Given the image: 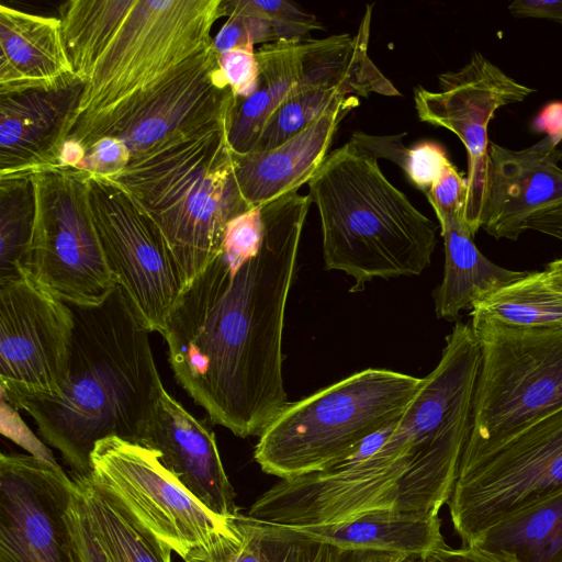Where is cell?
<instances>
[{
    "label": "cell",
    "mask_w": 562,
    "mask_h": 562,
    "mask_svg": "<svg viewBox=\"0 0 562 562\" xmlns=\"http://www.w3.org/2000/svg\"><path fill=\"white\" fill-rule=\"evenodd\" d=\"M311 203L291 192L231 220L220 252L166 323L178 383L237 437L259 436L289 403L282 335Z\"/></svg>",
    "instance_id": "obj_1"
},
{
    "label": "cell",
    "mask_w": 562,
    "mask_h": 562,
    "mask_svg": "<svg viewBox=\"0 0 562 562\" xmlns=\"http://www.w3.org/2000/svg\"><path fill=\"white\" fill-rule=\"evenodd\" d=\"M473 396L464 373L436 366L400 418L355 454L323 471L281 479L247 515L289 527L331 524L376 509L438 516L470 436Z\"/></svg>",
    "instance_id": "obj_2"
},
{
    "label": "cell",
    "mask_w": 562,
    "mask_h": 562,
    "mask_svg": "<svg viewBox=\"0 0 562 562\" xmlns=\"http://www.w3.org/2000/svg\"><path fill=\"white\" fill-rule=\"evenodd\" d=\"M68 305L74 330L59 394L5 402L32 417L72 474L87 476L99 440L117 437L143 445L165 389L153 357L151 331L119 285L99 304Z\"/></svg>",
    "instance_id": "obj_3"
},
{
    "label": "cell",
    "mask_w": 562,
    "mask_h": 562,
    "mask_svg": "<svg viewBox=\"0 0 562 562\" xmlns=\"http://www.w3.org/2000/svg\"><path fill=\"white\" fill-rule=\"evenodd\" d=\"M59 14L75 75L85 83L69 124L155 85L211 45L223 16L222 0H69Z\"/></svg>",
    "instance_id": "obj_4"
},
{
    "label": "cell",
    "mask_w": 562,
    "mask_h": 562,
    "mask_svg": "<svg viewBox=\"0 0 562 562\" xmlns=\"http://www.w3.org/2000/svg\"><path fill=\"white\" fill-rule=\"evenodd\" d=\"M307 186L321 218L325 267L351 277V292L374 278L418 276L430 265L436 224L356 143L329 153Z\"/></svg>",
    "instance_id": "obj_5"
},
{
    "label": "cell",
    "mask_w": 562,
    "mask_h": 562,
    "mask_svg": "<svg viewBox=\"0 0 562 562\" xmlns=\"http://www.w3.org/2000/svg\"><path fill=\"white\" fill-rule=\"evenodd\" d=\"M227 119L132 158L113 177L162 232L183 289L220 252L228 222L251 209L235 178Z\"/></svg>",
    "instance_id": "obj_6"
},
{
    "label": "cell",
    "mask_w": 562,
    "mask_h": 562,
    "mask_svg": "<svg viewBox=\"0 0 562 562\" xmlns=\"http://www.w3.org/2000/svg\"><path fill=\"white\" fill-rule=\"evenodd\" d=\"M424 378L369 368L288 403L259 435L254 458L281 479L331 468L400 418Z\"/></svg>",
    "instance_id": "obj_7"
},
{
    "label": "cell",
    "mask_w": 562,
    "mask_h": 562,
    "mask_svg": "<svg viewBox=\"0 0 562 562\" xmlns=\"http://www.w3.org/2000/svg\"><path fill=\"white\" fill-rule=\"evenodd\" d=\"M470 315L481 362L459 470L562 408V327H518Z\"/></svg>",
    "instance_id": "obj_8"
},
{
    "label": "cell",
    "mask_w": 562,
    "mask_h": 562,
    "mask_svg": "<svg viewBox=\"0 0 562 562\" xmlns=\"http://www.w3.org/2000/svg\"><path fill=\"white\" fill-rule=\"evenodd\" d=\"M372 5L355 36L279 41L256 52L259 78L256 90L235 99L227 119V138L237 155L249 153L269 115L293 95L313 88H339L348 95H400L371 60L368 48Z\"/></svg>",
    "instance_id": "obj_9"
},
{
    "label": "cell",
    "mask_w": 562,
    "mask_h": 562,
    "mask_svg": "<svg viewBox=\"0 0 562 562\" xmlns=\"http://www.w3.org/2000/svg\"><path fill=\"white\" fill-rule=\"evenodd\" d=\"M89 474L111 491L182 561L225 562L239 535L235 516H220L160 461L158 451L117 437L99 440Z\"/></svg>",
    "instance_id": "obj_10"
},
{
    "label": "cell",
    "mask_w": 562,
    "mask_h": 562,
    "mask_svg": "<svg viewBox=\"0 0 562 562\" xmlns=\"http://www.w3.org/2000/svg\"><path fill=\"white\" fill-rule=\"evenodd\" d=\"M34 216L24 276L67 304L94 305L116 288L89 204L85 171L30 176Z\"/></svg>",
    "instance_id": "obj_11"
},
{
    "label": "cell",
    "mask_w": 562,
    "mask_h": 562,
    "mask_svg": "<svg viewBox=\"0 0 562 562\" xmlns=\"http://www.w3.org/2000/svg\"><path fill=\"white\" fill-rule=\"evenodd\" d=\"M234 100L212 42L151 87L70 123L65 139L75 140L87 150L99 138L115 137L135 158L225 117Z\"/></svg>",
    "instance_id": "obj_12"
},
{
    "label": "cell",
    "mask_w": 562,
    "mask_h": 562,
    "mask_svg": "<svg viewBox=\"0 0 562 562\" xmlns=\"http://www.w3.org/2000/svg\"><path fill=\"white\" fill-rule=\"evenodd\" d=\"M562 490V408L460 469L448 501L463 546L506 516Z\"/></svg>",
    "instance_id": "obj_13"
},
{
    "label": "cell",
    "mask_w": 562,
    "mask_h": 562,
    "mask_svg": "<svg viewBox=\"0 0 562 562\" xmlns=\"http://www.w3.org/2000/svg\"><path fill=\"white\" fill-rule=\"evenodd\" d=\"M85 180L94 226L116 284L145 326L162 336L183 290L168 243L123 184L87 171Z\"/></svg>",
    "instance_id": "obj_14"
},
{
    "label": "cell",
    "mask_w": 562,
    "mask_h": 562,
    "mask_svg": "<svg viewBox=\"0 0 562 562\" xmlns=\"http://www.w3.org/2000/svg\"><path fill=\"white\" fill-rule=\"evenodd\" d=\"M70 306L27 276L0 280L1 397L56 396L68 370Z\"/></svg>",
    "instance_id": "obj_15"
},
{
    "label": "cell",
    "mask_w": 562,
    "mask_h": 562,
    "mask_svg": "<svg viewBox=\"0 0 562 562\" xmlns=\"http://www.w3.org/2000/svg\"><path fill=\"white\" fill-rule=\"evenodd\" d=\"M72 480L32 454L0 456V562H78L65 516Z\"/></svg>",
    "instance_id": "obj_16"
},
{
    "label": "cell",
    "mask_w": 562,
    "mask_h": 562,
    "mask_svg": "<svg viewBox=\"0 0 562 562\" xmlns=\"http://www.w3.org/2000/svg\"><path fill=\"white\" fill-rule=\"evenodd\" d=\"M439 90L414 89V103L422 122L456 134L468 155V192L463 220L473 235L485 179L487 128L496 111L524 101L533 88L519 83L481 53H473L459 70L438 76Z\"/></svg>",
    "instance_id": "obj_17"
},
{
    "label": "cell",
    "mask_w": 562,
    "mask_h": 562,
    "mask_svg": "<svg viewBox=\"0 0 562 562\" xmlns=\"http://www.w3.org/2000/svg\"><path fill=\"white\" fill-rule=\"evenodd\" d=\"M546 135L524 149L490 143L476 229L495 239L516 240L528 220L562 201V149Z\"/></svg>",
    "instance_id": "obj_18"
},
{
    "label": "cell",
    "mask_w": 562,
    "mask_h": 562,
    "mask_svg": "<svg viewBox=\"0 0 562 562\" xmlns=\"http://www.w3.org/2000/svg\"><path fill=\"white\" fill-rule=\"evenodd\" d=\"M83 85L76 76L54 89L0 95V179L58 166Z\"/></svg>",
    "instance_id": "obj_19"
},
{
    "label": "cell",
    "mask_w": 562,
    "mask_h": 562,
    "mask_svg": "<svg viewBox=\"0 0 562 562\" xmlns=\"http://www.w3.org/2000/svg\"><path fill=\"white\" fill-rule=\"evenodd\" d=\"M142 446L158 451L161 463L213 513L225 517L239 513L213 430L166 390Z\"/></svg>",
    "instance_id": "obj_20"
},
{
    "label": "cell",
    "mask_w": 562,
    "mask_h": 562,
    "mask_svg": "<svg viewBox=\"0 0 562 562\" xmlns=\"http://www.w3.org/2000/svg\"><path fill=\"white\" fill-rule=\"evenodd\" d=\"M358 103L355 98L272 149L234 154L235 178L247 204H266L308 183L325 160L339 123Z\"/></svg>",
    "instance_id": "obj_21"
},
{
    "label": "cell",
    "mask_w": 562,
    "mask_h": 562,
    "mask_svg": "<svg viewBox=\"0 0 562 562\" xmlns=\"http://www.w3.org/2000/svg\"><path fill=\"white\" fill-rule=\"evenodd\" d=\"M0 95L57 88L75 78L59 18L0 5Z\"/></svg>",
    "instance_id": "obj_22"
},
{
    "label": "cell",
    "mask_w": 562,
    "mask_h": 562,
    "mask_svg": "<svg viewBox=\"0 0 562 562\" xmlns=\"http://www.w3.org/2000/svg\"><path fill=\"white\" fill-rule=\"evenodd\" d=\"M340 550H371L422 559L446 546L438 516L391 509L370 510L325 525L294 527Z\"/></svg>",
    "instance_id": "obj_23"
},
{
    "label": "cell",
    "mask_w": 562,
    "mask_h": 562,
    "mask_svg": "<svg viewBox=\"0 0 562 562\" xmlns=\"http://www.w3.org/2000/svg\"><path fill=\"white\" fill-rule=\"evenodd\" d=\"M445 245V270L434 292L439 318L453 321L464 308L524 277L528 271L503 268L487 259L474 244L462 214L435 213Z\"/></svg>",
    "instance_id": "obj_24"
},
{
    "label": "cell",
    "mask_w": 562,
    "mask_h": 562,
    "mask_svg": "<svg viewBox=\"0 0 562 562\" xmlns=\"http://www.w3.org/2000/svg\"><path fill=\"white\" fill-rule=\"evenodd\" d=\"M467 547L493 562H562V490L496 521Z\"/></svg>",
    "instance_id": "obj_25"
},
{
    "label": "cell",
    "mask_w": 562,
    "mask_h": 562,
    "mask_svg": "<svg viewBox=\"0 0 562 562\" xmlns=\"http://www.w3.org/2000/svg\"><path fill=\"white\" fill-rule=\"evenodd\" d=\"M91 522L111 562H172V549L111 491L90 475L72 474Z\"/></svg>",
    "instance_id": "obj_26"
},
{
    "label": "cell",
    "mask_w": 562,
    "mask_h": 562,
    "mask_svg": "<svg viewBox=\"0 0 562 562\" xmlns=\"http://www.w3.org/2000/svg\"><path fill=\"white\" fill-rule=\"evenodd\" d=\"M470 314L510 326L562 327V286L547 270L528 271L475 302Z\"/></svg>",
    "instance_id": "obj_27"
},
{
    "label": "cell",
    "mask_w": 562,
    "mask_h": 562,
    "mask_svg": "<svg viewBox=\"0 0 562 562\" xmlns=\"http://www.w3.org/2000/svg\"><path fill=\"white\" fill-rule=\"evenodd\" d=\"M235 522L239 540L226 562H336L340 552V549L314 540L294 527L241 513L235 516Z\"/></svg>",
    "instance_id": "obj_28"
},
{
    "label": "cell",
    "mask_w": 562,
    "mask_h": 562,
    "mask_svg": "<svg viewBox=\"0 0 562 562\" xmlns=\"http://www.w3.org/2000/svg\"><path fill=\"white\" fill-rule=\"evenodd\" d=\"M33 216L30 178L0 179V280L24 276Z\"/></svg>",
    "instance_id": "obj_29"
},
{
    "label": "cell",
    "mask_w": 562,
    "mask_h": 562,
    "mask_svg": "<svg viewBox=\"0 0 562 562\" xmlns=\"http://www.w3.org/2000/svg\"><path fill=\"white\" fill-rule=\"evenodd\" d=\"M353 99L339 88H313L293 95L269 115L250 151L269 150L283 144Z\"/></svg>",
    "instance_id": "obj_30"
},
{
    "label": "cell",
    "mask_w": 562,
    "mask_h": 562,
    "mask_svg": "<svg viewBox=\"0 0 562 562\" xmlns=\"http://www.w3.org/2000/svg\"><path fill=\"white\" fill-rule=\"evenodd\" d=\"M241 11L260 15L270 21L279 41H303L315 30H323L315 15L288 0H222L223 16Z\"/></svg>",
    "instance_id": "obj_31"
},
{
    "label": "cell",
    "mask_w": 562,
    "mask_h": 562,
    "mask_svg": "<svg viewBox=\"0 0 562 562\" xmlns=\"http://www.w3.org/2000/svg\"><path fill=\"white\" fill-rule=\"evenodd\" d=\"M273 42H279V38L270 21L260 15L241 11L232 12L213 38V45L217 54L237 47Z\"/></svg>",
    "instance_id": "obj_32"
},
{
    "label": "cell",
    "mask_w": 562,
    "mask_h": 562,
    "mask_svg": "<svg viewBox=\"0 0 562 562\" xmlns=\"http://www.w3.org/2000/svg\"><path fill=\"white\" fill-rule=\"evenodd\" d=\"M72 483L71 499L66 510L65 519L70 531L78 562H111L98 539L85 498L76 483L74 481Z\"/></svg>",
    "instance_id": "obj_33"
},
{
    "label": "cell",
    "mask_w": 562,
    "mask_h": 562,
    "mask_svg": "<svg viewBox=\"0 0 562 562\" xmlns=\"http://www.w3.org/2000/svg\"><path fill=\"white\" fill-rule=\"evenodd\" d=\"M451 164L439 144L422 142L408 148L403 171L413 186L427 194Z\"/></svg>",
    "instance_id": "obj_34"
},
{
    "label": "cell",
    "mask_w": 562,
    "mask_h": 562,
    "mask_svg": "<svg viewBox=\"0 0 562 562\" xmlns=\"http://www.w3.org/2000/svg\"><path fill=\"white\" fill-rule=\"evenodd\" d=\"M218 64L235 99H245L256 90L259 67L254 46L218 54Z\"/></svg>",
    "instance_id": "obj_35"
},
{
    "label": "cell",
    "mask_w": 562,
    "mask_h": 562,
    "mask_svg": "<svg viewBox=\"0 0 562 562\" xmlns=\"http://www.w3.org/2000/svg\"><path fill=\"white\" fill-rule=\"evenodd\" d=\"M132 155L127 146L119 138L102 137L87 150L86 156L75 169L90 173L115 177L131 162Z\"/></svg>",
    "instance_id": "obj_36"
},
{
    "label": "cell",
    "mask_w": 562,
    "mask_h": 562,
    "mask_svg": "<svg viewBox=\"0 0 562 562\" xmlns=\"http://www.w3.org/2000/svg\"><path fill=\"white\" fill-rule=\"evenodd\" d=\"M467 177L451 164L426 195L435 213L462 214L467 200Z\"/></svg>",
    "instance_id": "obj_37"
},
{
    "label": "cell",
    "mask_w": 562,
    "mask_h": 562,
    "mask_svg": "<svg viewBox=\"0 0 562 562\" xmlns=\"http://www.w3.org/2000/svg\"><path fill=\"white\" fill-rule=\"evenodd\" d=\"M406 133L389 136L369 135L362 132H353L350 140L366 149L375 158H384L398 165L402 169L405 165L408 148L404 146L402 138Z\"/></svg>",
    "instance_id": "obj_38"
},
{
    "label": "cell",
    "mask_w": 562,
    "mask_h": 562,
    "mask_svg": "<svg viewBox=\"0 0 562 562\" xmlns=\"http://www.w3.org/2000/svg\"><path fill=\"white\" fill-rule=\"evenodd\" d=\"M508 10L518 19L536 18L562 23V1L515 0Z\"/></svg>",
    "instance_id": "obj_39"
},
{
    "label": "cell",
    "mask_w": 562,
    "mask_h": 562,
    "mask_svg": "<svg viewBox=\"0 0 562 562\" xmlns=\"http://www.w3.org/2000/svg\"><path fill=\"white\" fill-rule=\"evenodd\" d=\"M528 229L562 241V201L549 205L531 216L526 224V231Z\"/></svg>",
    "instance_id": "obj_40"
},
{
    "label": "cell",
    "mask_w": 562,
    "mask_h": 562,
    "mask_svg": "<svg viewBox=\"0 0 562 562\" xmlns=\"http://www.w3.org/2000/svg\"><path fill=\"white\" fill-rule=\"evenodd\" d=\"M418 562H493L486 555L481 553L479 550L462 546L461 548L454 549L447 544L431 551Z\"/></svg>",
    "instance_id": "obj_41"
},
{
    "label": "cell",
    "mask_w": 562,
    "mask_h": 562,
    "mask_svg": "<svg viewBox=\"0 0 562 562\" xmlns=\"http://www.w3.org/2000/svg\"><path fill=\"white\" fill-rule=\"evenodd\" d=\"M533 131L562 142V102L548 103L532 123Z\"/></svg>",
    "instance_id": "obj_42"
},
{
    "label": "cell",
    "mask_w": 562,
    "mask_h": 562,
    "mask_svg": "<svg viewBox=\"0 0 562 562\" xmlns=\"http://www.w3.org/2000/svg\"><path fill=\"white\" fill-rule=\"evenodd\" d=\"M408 559L401 554L371 550H340L336 562H406Z\"/></svg>",
    "instance_id": "obj_43"
},
{
    "label": "cell",
    "mask_w": 562,
    "mask_h": 562,
    "mask_svg": "<svg viewBox=\"0 0 562 562\" xmlns=\"http://www.w3.org/2000/svg\"><path fill=\"white\" fill-rule=\"evenodd\" d=\"M546 270L551 279L562 286V258L549 262Z\"/></svg>",
    "instance_id": "obj_44"
},
{
    "label": "cell",
    "mask_w": 562,
    "mask_h": 562,
    "mask_svg": "<svg viewBox=\"0 0 562 562\" xmlns=\"http://www.w3.org/2000/svg\"><path fill=\"white\" fill-rule=\"evenodd\" d=\"M406 562H418V559H413V558H411V559H408Z\"/></svg>",
    "instance_id": "obj_45"
}]
</instances>
